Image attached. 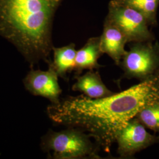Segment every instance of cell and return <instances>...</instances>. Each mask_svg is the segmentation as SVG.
Instances as JSON below:
<instances>
[{"label":"cell","instance_id":"7c38bea8","mask_svg":"<svg viewBox=\"0 0 159 159\" xmlns=\"http://www.w3.org/2000/svg\"><path fill=\"white\" fill-rule=\"evenodd\" d=\"M109 4L129 7L142 13L149 25H155L157 23L159 0H112Z\"/></svg>","mask_w":159,"mask_h":159},{"label":"cell","instance_id":"8fae6325","mask_svg":"<svg viewBox=\"0 0 159 159\" xmlns=\"http://www.w3.org/2000/svg\"><path fill=\"white\" fill-rule=\"evenodd\" d=\"M54 60L50 61L58 77L68 81L67 74L73 71L75 63L77 50L74 43L61 47L52 48Z\"/></svg>","mask_w":159,"mask_h":159},{"label":"cell","instance_id":"ba28073f","mask_svg":"<svg viewBox=\"0 0 159 159\" xmlns=\"http://www.w3.org/2000/svg\"><path fill=\"white\" fill-rule=\"evenodd\" d=\"M128 43L125 35L117 27L105 20L104 29L100 37V46L102 54H107L119 66L126 52L125 45Z\"/></svg>","mask_w":159,"mask_h":159},{"label":"cell","instance_id":"9c48e42d","mask_svg":"<svg viewBox=\"0 0 159 159\" xmlns=\"http://www.w3.org/2000/svg\"><path fill=\"white\" fill-rule=\"evenodd\" d=\"M74 78L76 82L72 86L73 91H80L89 98H102L115 93L104 84L97 71L89 70L84 75L75 76Z\"/></svg>","mask_w":159,"mask_h":159},{"label":"cell","instance_id":"277c9868","mask_svg":"<svg viewBox=\"0 0 159 159\" xmlns=\"http://www.w3.org/2000/svg\"><path fill=\"white\" fill-rule=\"evenodd\" d=\"M123 74L117 81L136 79L140 81L147 79L159 70V44L152 41L132 43L119 65Z\"/></svg>","mask_w":159,"mask_h":159},{"label":"cell","instance_id":"3957f363","mask_svg":"<svg viewBox=\"0 0 159 159\" xmlns=\"http://www.w3.org/2000/svg\"><path fill=\"white\" fill-rule=\"evenodd\" d=\"M79 128L54 131L50 129L41 138V148L56 159H100L99 145L91 140L90 134Z\"/></svg>","mask_w":159,"mask_h":159},{"label":"cell","instance_id":"8992f818","mask_svg":"<svg viewBox=\"0 0 159 159\" xmlns=\"http://www.w3.org/2000/svg\"><path fill=\"white\" fill-rule=\"evenodd\" d=\"M159 137L150 134L136 117L129 121L116 137L117 153L130 157L159 141Z\"/></svg>","mask_w":159,"mask_h":159},{"label":"cell","instance_id":"7a4b0ae2","mask_svg":"<svg viewBox=\"0 0 159 159\" xmlns=\"http://www.w3.org/2000/svg\"><path fill=\"white\" fill-rule=\"evenodd\" d=\"M63 0H0V36L33 67L48 63L54 16Z\"/></svg>","mask_w":159,"mask_h":159},{"label":"cell","instance_id":"5b68a950","mask_svg":"<svg viewBox=\"0 0 159 159\" xmlns=\"http://www.w3.org/2000/svg\"><path fill=\"white\" fill-rule=\"evenodd\" d=\"M106 20L117 27L125 35L128 43L152 41L153 35L142 13L129 7L109 4Z\"/></svg>","mask_w":159,"mask_h":159},{"label":"cell","instance_id":"6da1fadb","mask_svg":"<svg viewBox=\"0 0 159 159\" xmlns=\"http://www.w3.org/2000/svg\"><path fill=\"white\" fill-rule=\"evenodd\" d=\"M159 102V70L153 75L120 93L102 98L81 94L68 96L47 108L56 124L88 132L100 147L110 153L121 130L143 108Z\"/></svg>","mask_w":159,"mask_h":159},{"label":"cell","instance_id":"4fadbf2b","mask_svg":"<svg viewBox=\"0 0 159 159\" xmlns=\"http://www.w3.org/2000/svg\"><path fill=\"white\" fill-rule=\"evenodd\" d=\"M136 117L146 128L158 133L159 137V102L143 108Z\"/></svg>","mask_w":159,"mask_h":159},{"label":"cell","instance_id":"30bf717a","mask_svg":"<svg viewBox=\"0 0 159 159\" xmlns=\"http://www.w3.org/2000/svg\"><path fill=\"white\" fill-rule=\"evenodd\" d=\"M102 54L100 37L90 38L85 45L77 51L74 69L75 76L80 75L84 70H93L104 67L98 63V60Z\"/></svg>","mask_w":159,"mask_h":159},{"label":"cell","instance_id":"52a82bcc","mask_svg":"<svg viewBox=\"0 0 159 159\" xmlns=\"http://www.w3.org/2000/svg\"><path fill=\"white\" fill-rule=\"evenodd\" d=\"M50 61L47 63L48 69L47 71L31 68L23 80V83L31 94L44 97L52 104H56L60 101L62 90L58 84V75Z\"/></svg>","mask_w":159,"mask_h":159}]
</instances>
